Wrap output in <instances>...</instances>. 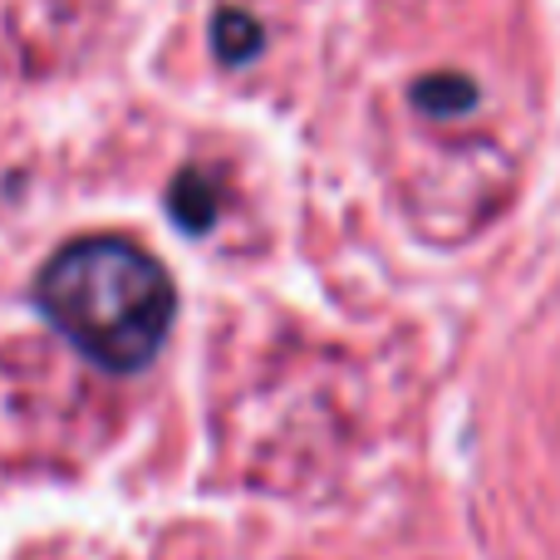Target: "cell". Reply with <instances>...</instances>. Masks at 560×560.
<instances>
[{
  "mask_svg": "<svg viewBox=\"0 0 560 560\" xmlns=\"http://www.w3.org/2000/svg\"><path fill=\"white\" fill-rule=\"evenodd\" d=\"M35 305L98 369L133 374L173 329L167 271L124 236H79L35 276Z\"/></svg>",
  "mask_w": 560,
  "mask_h": 560,
  "instance_id": "cell-1",
  "label": "cell"
},
{
  "mask_svg": "<svg viewBox=\"0 0 560 560\" xmlns=\"http://www.w3.org/2000/svg\"><path fill=\"white\" fill-rule=\"evenodd\" d=\"M167 207L183 222V232H207L217 222V187L202 173H183L173 183V192H167Z\"/></svg>",
  "mask_w": 560,
  "mask_h": 560,
  "instance_id": "cell-2",
  "label": "cell"
},
{
  "mask_svg": "<svg viewBox=\"0 0 560 560\" xmlns=\"http://www.w3.org/2000/svg\"><path fill=\"white\" fill-rule=\"evenodd\" d=\"M413 104L423 108L428 118H443V114H463V108H472L477 104V84L472 79H463V74H428V79H418L413 84Z\"/></svg>",
  "mask_w": 560,
  "mask_h": 560,
  "instance_id": "cell-3",
  "label": "cell"
},
{
  "mask_svg": "<svg viewBox=\"0 0 560 560\" xmlns=\"http://www.w3.org/2000/svg\"><path fill=\"white\" fill-rule=\"evenodd\" d=\"M212 39H217V55H222L226 65H242V59H252L256 49H261V25H256L252 15H242V10H222Z\"/></svg>",
  "mask_w": 560,
  "mask_h": 560,
  "instance_id": "cell-4",
  "label": "cell"
}]
</instances>
